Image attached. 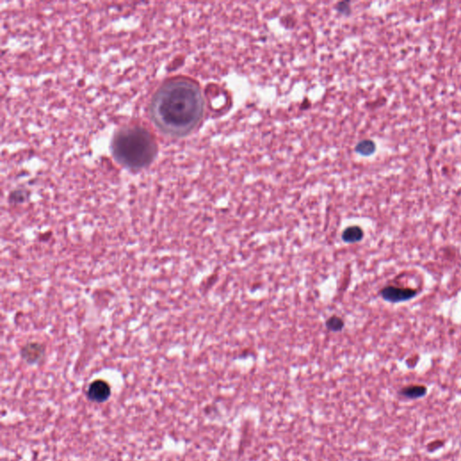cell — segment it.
Instances as JSON below:
<instances>
[{"label":"cell","mask_w":461,"mask_h":461,"mask_svg":"<svg viewBox=\"0 0 461 461\" xmlns=\"http://www.w3.org/2000/svg\"><path fill=\"white\" fill-rule=\"evenodd\" d=\"M45 346L40 342H29L21 349V357L26 362L33 365L43 359L45 355Z\"/></svg>","instance_id":"cell-5"},{"label":"cell","mask_w":461,"mask_h":461,"mask_svg":"<svg viewBox=\"0 0 461 461\" xmlns=\"http://www.w3.org/2000/svg\"><path fill=\"white\" fill-rule=\"evenodd\" d=\"M326 328L331 332H340L344 327V322L338 316H332L326 321Z\"/></svg>","instance_id":"cell-8"},{"label":"cell","mask_w":461,"mask_h":461,"mask_svg":"<svg viewBox=\"0 0 461 461\" xmlns=\"http://www.w3.org/2000/svg\"><path fill=\"white\" fill-rule=\"evenodd\" d=\"M375 149H376V145H375L373 142L365 141L364 143H360L359 150L360 154H364V155H369V154H373Z\"/></svg>","instance_id":"cell-9"},{"label":"cell","mask_w":461,"mask_h":461,"mask_svg":"<svg viewBox=\"0 0 461 461\" xmlns=\"http://www.w3.org/2000/svg\"><path fill=\"white\" fill-rule=\"evenodd\" d=\"M112 151L121 164L131 169H141L152 162L157 147L150 132L133 126L125 127L115 133Z\"/></svg>","instance_id":"cell-2"},{"label":"cell","mask_w":461,"mask_h":461,"mask_svg":"<svg viewBox=\"0 0 461 461\" xmlns=\"http://www.w3.org/2000/svg\"><path fill=\"white\" fill-rule=\"evenodd\" d=\"M364 237L362 228L358 225H352L346 228L342 232V240L348 243H356L360 242Z\"/></svg>","instance_id":"cell-6"},{"label":"cell","mask_w":461,"mask_h":461,"mask_svg":"<svg viewBox=\"0 0 461 461\" xmlns=\"http://www.w3.org/2000/svg\"><path fill=\"white\" fill-rule=\"evenodd\" d=\"M426 387L421 384H412L401 390V394L407 398L415 399L422 397L426 394Z\"/></svg>","instance_id":"cell-7"},{"label":"cell","mask_w":461,"mask_h":461,"mask_svg":"<svg viewBox=\"0 0 461 461\" xmlns=\"http://www.w3.org/2000/svg\"><path fill=\"white\" fill-rule=\"evenodd\" d=\"M419 291L412 287H401L397 285H386L380 291V297L386 302L398 304V303L407 302L416 297Z\"/></svg>","instance_id":"cell-3"},{"label":"cell","mask_w":461,"mask_h":461,"mask_svg":"<svg viewBox=\"0 0 461 461\" xmlns=\"http://www.w3.org/2000/svg\"><path fill=\"white\" fill-rule=\"evenodd\" d=\"M203 95L197 83L177 77L163 84L152 99L151 117L160 131L184 136L198 127L204 115Z\"/></svg>","instance_id":"cell-1"},{"label":"cell","mask_w":461,"mask_h":461,"mask_svg":"<svg viewBox=\"0 0 461 461\" xmlns=\"http://www.w3.org/2000/svg\"><path fill=\"white\" fill-rule=\"evenodd\" d=\"M111 395L110 384L102 379H97L88 386L87 396L95 403H104Z\"/></svg>","instance_id":"cell-4"}]
</instances>
